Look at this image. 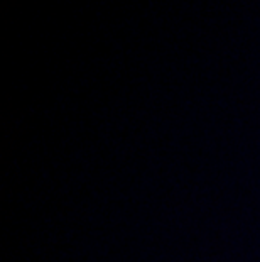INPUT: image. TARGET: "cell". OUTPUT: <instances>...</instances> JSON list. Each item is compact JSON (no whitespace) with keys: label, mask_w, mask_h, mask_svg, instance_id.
<instances>
[]
</instances>
